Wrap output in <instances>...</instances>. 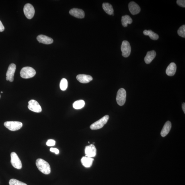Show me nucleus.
<instances>
[{
	"label": "nucleus",
	"mask_w": 185,
	"mask_h": 185,
	"mask_svg": "<svg viewBox=\"0 0 185 185\" xmlns=\"http://www.w3.org/2000/svg\"><path fill=\"white\" fill-rule=\"evenodd\" d=\"M126 98V92L124 88H120L117 92L116 101L119 106H122L125 104Z\"/></svg>",
	"instance_id": "5"
},
{
	"label": "nucleus",
	"mask_w": 185,
	"mask_h": 185,
	"mask_svg": "<svg viewBox=\"0 0 185 185\" xmlns=\"http://www.w3.org/2000/svg\"><path fill=\"white\" fill-rule=\"evenodd\" d=\"M94 159L88 157H83L81 158V163L86 168L90 167L92 165Z\"/></svg>",
	"instance_id": "19"
},
{
	"label": "nucleus",
	"mask_w": 185,
	"mask_h": 185,
	"mask_svg": "<svg viewBox=\"0 0 185 185\" xmlns=\"http://www.w3.org/2000/svg\"><path fill=\"white\" fill-rule=\"evenodd\" d=\"M1 92V93H3V92Z\"/></svg>",
	"instance_id": "32"
},
{
	"label": "nucleus",
	"mask_w": 185,
	"mask_h": 185,
	"mask_svg": "<svg viewBox=\"0 0 185 185\" xmlns=\"http://www.w3.org/2000/svg\"><path fill=\"white\" fill-rule=\"evenodd\" d=\"M182 108L183 109V111H184V114H185V103H183L182 105Z\"/></svg>",
	"instance_id": "31"
},
{
	"label": "nucleus",
	"mask_w": 185,
	"mask_h": 185,
	"mask_svg": "<svg viewBox=\"0 0 185 185\" xmlns=\"http://www.w3.org/2000/svg\"><path fill=\"white\" fill-rule=\"evenodd\" d=\"M4 30H5V28L1 21L0 20V32H3Z\"/></svg>",
	"instance_id": "30"
},
{
	"label": "nucleus",
	"mask_w": 185,
	"mask_h": 185,
	"mask_svg": "<svg viewBox=\"0 0 185 185\" xmlns=\"http://www.w3.org/2000/svg\"><path fill=\"white\" fill-rule=\"evenodd\" d=\"M23 11L25 15L29 19L33 17L35 14L34 8L31 4H27L24 6Z\"/></svg>",
	"instance_id": "7"
},
{
	"label": "nucleus",
	"mask_w": 185,
	"mask_h": 185,
	"mask_svg": "<svg viewBox=\"0 0 185 185\" xmlns=\"http://www.w3.org/2000/svg\"><path fill=\"white\" fill-rule=\"evenodd\" d=\"M36 164L38 170L43 174H48L51 172V166L45 160L41 158L37 159Z\"/></svg>",
	"instance_id": "1"
},
{
	"label": "nucleus",
	"mask_w": 185,
	"mask_h": 185,
	"mask_svg": "<svg viewBox=\"0 0 185 185\" xmlns=\"http://www.w3.org/2000/svg\"><path fill=\"white\" fill-rule=\"evenodd\" d=\"M9 184L10 185H27L25 183L14 179L10 180Z\"/></svg>",
	"instance_id": "25"
},
{
	"label": "nucleus",
	"mask_w": 185,
	"mask_h": 185,
	"mask_svg": "<svg viewBox=\"0 0 185 185\" xmlns=\"http://www.w3.org/2000/svg\"><path fill=\"white\" fill-rule=\"evenodd\" d=\"M85 102L83 100H79L76 101L74 102L73 104V107L76 110H79V109L83 108L85 106Z\"/></svg>",
	"instance_id": "23"
},
{
	"label": "nucleus",
	"mask_w": 185,
	"mask_h": 185,
	"mask_svg": "<svg viewBox=\"0 0 185 185\" xmlns=\"http://www.w3.org/2000/svg\"><path fill=\"white\" fill-rule=\"evenodd\" d=\"M109 118L110 117L107 115L102 117L100 120L96 121L90 125V129L92 130H96L102 128L108 122Z\"/></svg>",
	"instance_id": "3"
},
{
	"label": "nucleus",
	"mask_w": 185,
	"mask_h": 185,
	"mask_svg": "<svg viewBox=\"0 0 185 185\" xmlns=\"http://www.w3.org/2000/svg\"><path fill=\"white\" fill-rule=\"evenodd\" d=\"M77 80L80 83H87L92 80V78L91 76L86 75H79L77 76Z\"/></svg>",
	"instance_id": "15"
},
{
	"label": "nucleus",
	"mask_w": 185,
	"mask_h": 185,
	"mask_svg": "<svg viewBox=\"0 0 185 185\" xmlns=\"http://www.w3.org/2000/svg\"><path fill=\"white\" fill-rule=\"evenodd\" d=\"M0 98H1V95H0Z\"/></svg>",
	"instance_id": "33"
},
{
	"label": "nucleus",
	"mask_w": 185,
	"mask_h": 185,
	"mask_svg": "<svg viewBox=\"0 0 185 185\" xmlns=\"http://www.w3.org/2000/svg\"><path fill=\"white\" fill-rule=\"evenodd\" d=\"M28 108L29 110L36 112L39 113L42 112V109L40 105L36 100H31L28 102Z\"/></svg>",
	"instance_id": "9"
},
{
	"label": "nucleus",
	"mask_w": 185,
	"mask_h": 185,
	"mask_svg": "<svg viewBox=\"0 0 185 185\" xmlns=\"http://www.w3.org/2000/svg\"><path fill=\"white\" fill-rule=\"evenodd\" d=\"M16 70V65L14 63H11L8 67L6 73V79L7 81L12 82L14 81V75Z\"/></svg>",
	"instance_id": "10"
},
{
	"label": "nucleus",
	"mask_w": 185,
	"mask_h": 185,
	"mask_svg": "<svg viewBox=\"0 0 185 185\" xmlns=\"http://www.w3.org/2000/svg\"><path fill=\"white\" fill-rule=\"evenodd\" d=\"M156 55V52L155 51H148L144 58L145 63L147 64L151 63L155 57Z\"/></svg>",
	"instance_id": "18"
},
{
	"label": "nucleus",
	"mask_w": 185,
	"mask_h": 185,
	"mask_svg": "<svg viewBox=\"0 0 185 185\" xmlns=\"http://www.w3.org/2000/svg\"><path fill=\"white\" fill-rule=\"evenodd\" d=\"M56 142L54 140L52 139H48L46 145L49 147L54 146L55 145Z\"/></svg>",
	"instance_id": "27"
},
{
	"label": "nucleus",
	"mask_w": 185,
	"mask_h": 185,
	"mask_svg": "<svg viewBox=\"0 0 185 185\" xmlns=\"http://www.w3.org/2000/svg\"><path fill=\"white\" fill-rule=\"evenodd\" d=\"M171 128V123L169 121H167L164 124V126L161 132V135L164 137L167 135Z\"/></svg>",
	"instance_id": "17"
},
{
	"label": "nucleus",
	"mask_w": 185,
	"mask_h": 185,
	"mask_svg": "<svg viewBox=\"0 0 185 185\" xmlns=\"http://www.w3.org/2000/svg\"><path fill=\"white\" fill-rule=\"evenodd\" d=\"M128 7L130 11L133 15L138 14L141 11L140 7L134 2H130L129 4Z\"/></svg>",
	"instance_id": "12"
},
{
	"label": "nucleus",
	"mask_w": 185,
	"mask_h": 185,
	"mask_svg": "<svg viewBox=\"0 0 185 185\" xmlns=\"http://www.w3.org/2000/svg\"><path fill=\"white\" fill-rule=\"evenodd\" d=\"M68 85V83L67 80L65 78L62 79L60 83V89L63 91H65L67 89Z\"/></svg>",
	"instance_id": "24"
},
{
	"label": "nucleus",
	"mask_w": 185,
	"mask_h": 185,
	"mask_svg": "<svg viewBox=\"0 0 185 185\" xmlns=\"http://www.w3.org/2000/svg\"><path fill=\"white\" fill-rule=\"evenodd\" d=\"M50 150L51 152H53V153H55L56 154H59V150L56 149V148H51Z\"/></svg>",
	"instance_id": "29"
},
{
	"label": "nucleus",
	"mask_w": 185,
	"mask_h": 185,
	"mask_svg": "<svg viewBox=\"0 0 185 185\" xmlns=\"http://www.w3.org/2000/svg\"><path fill=\"white\" fill-rule=\"evenodd\" d=\"M85 152L86 157L90 158L95 157L96 154V149L95 146L92 144L86 146Z\"/></svg>",
	"instance_id": "11"
},
{
	"label": "nucleus",
	"mask_w": 185,
	"mask_h": 185,
	"mask_svg": "<svg viewBox=\"0 0 185 185\" xmlns=\"http://www.w3.org/2000/svg\"><path fill=\"white\" fill-rule=\"evenodd\" d=\"M178 34L181 37L185 38V26L184 25L180 27L178 30Z\"/></svg>",
	"instance_id": "26"
},
{
	"label": "nucleus",
	"mask_w": 185,
	"mask_h": 185,
	"mask_svg": "<svg viewBox=\"0 0 185 185\" xmlns=\"http://www.w3.org/2000/svg\"><path fill=\"white\" fill-rule=\"evenodd\" d=\"M121 22L122 26L125 27H126L127 26V24L132 23V20L130 16L126 15L122 16Z\"/></svg>",
	"instance_id": "22"
},
{
	"label": "nucleus",
	"mask_w": 185,
	"mask_h": 185,
	"mask_svg": "<svg viewBox=\"0 0 185 185\" xmlns=\"http://www.w3.org/2000/svg\"><path fill=\"white\" fill-rule=\"evenodd\" d=\"M176 3L181 7H185V1L184 0H178Z\"/></svg>",
	"instance_id": "28"
},
{
	"label": "nucleus",
	"mask_w": 185,
	"mask_h": 185,
	"mask_svg": "<svg viewBox=\"0 0 185 185\" xmlns=\"http://www.w3.org/2000/svg\"><path fill=\"white\" fill-rule=\"evenodd\" d=\"M176 66L174 63H171L166 70V73L169 76H174L175 74Z\"/></svg>",
	"instance_id": "16"
},
{
	"label": "nucleus",
	"mask_w": 185,
	"mask_h": 185,
	"mask_svg": "<svg viewBox=\"0 0 185 185\" xmlns=\"http://www.w3.org/2000/svg\"><path fill=\"white\" fill-rule=\"evenodd\" d=\"M10 156H11V163L12 166L17 169H21L22 168V164L17 154L15 152H12Z\"/></svg>",
	"instance_id": "6"
},
{
	"label": "nucleus",
	"mask_w": 185,
	"mask_h": 185,
	"mask_svg": "<svg viewBox=\"0 0 185 185\" xmlns=\"http://www.w3.org/2000/svg\"><path fill=\"white\" fill-rule=\"evenodd\" d=\"M143 33L145 36H149L152 40H156L159 38L158 35L151 30H145Z\"/></svg>",
	"instance_id": "21"
},
{
	"label": "nucleus",
	"mask_w": 185,
	"mask_h": 185,
	"mask_svg": "<svg viewBox=\"0 0 185 185\" xmlns=\"http://www.w3.org/2000/svg\"><path fill=\"white\" fill-rule=\"evenodd\" d=\"M37 40L39 42L45 44H52L53 42L52 38L43 35H39L37 37Z\"/></svg>",
	"instance_id": "14"
},
{
	"label": "nucleus",
	"mask_w": 185,
	"mask_h": 185,
	"mask_svg": "<svg viewBox=\"0 0 185 185\" xmlns=\"http://www.w3.org/2000/svg\"><path fill=\"white\" fill-rule=\"evenodd\" d=\"M102 7L105 11L109 15H112L114 14V9L112 5L108 3H104Z\"/></svg>",
	"instance_id": "20"
},
{
	"label": "nucleus",
	"mask_w": 185,
	"mask_h": 185,
	"mask_svg": "<svg viewBox=\"0 0 185 185\" xmlns=\"http://www.w3.org/2000/svg\"><path fill=\"white\" fill-rule=\"evenodd\" d=\"M121 51L122 52L123 57L127 58L128 57L131 53V47L128 41H123L121 45Z\"/></svg>",
	"instance_id": "8"
},
{
	"label": "nucleus",
	"mask_w": 185,
	"mask_h": 185,
	"mask_svg": "<svg viewBox=\"0 0 185 185\" xmlns=\"http://www.w3.org/2000/svg\"><path fill=\"white\" fill-rule=\"evenodd\" d=\"M69 14L74 17L79 18H83L85 16V13L83 10L78 9V8H73L70 10Z\"/></svg>",
	"instance_id": "13"
},
{
	"label": "nucleus",
	"mask_w": 185,
	"mask_h": 185,
	"mask_svg": "<svg viewBox=\"0 0 185 185\" xmlns=\"http://www.w3.org/2000/svg\"><path fill=\"white\" fill-rule=\"evenodd\" d=\"M4 126L9 130L16 131L21 128L23 124L22 122L16 121H7L4 123Z\"/></svg>",
	"instance_id": "4"
},
{
	"label": "nucleus",
	"mask_w": 185,
	"mask_h": 185,
	"mask_svg": "<svg viewBox=\"0 0 185 185\" xmlns=\"http://www.w3.org/2000/svg\"><path fill=\"white\" fill-rule=\"evenodd\" d=\"M36 73V70L29 67L22 68L20 73L21 77L24 79H29L34 77Z\"/></svg>",
	"instance_id": "2"
}]
</instances>
